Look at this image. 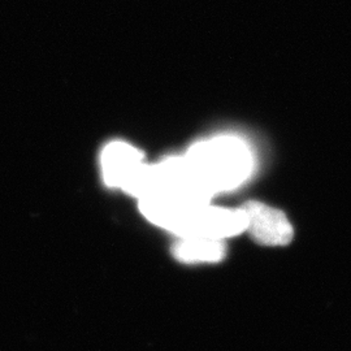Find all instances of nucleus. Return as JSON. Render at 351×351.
<instances>
[{"mask_svg":"<svg viewBox=\"0 0 351 351\" xmlns=\"http://www.w3.org/2000/svg\"><path fill=\"white\" fill-rule=\"evenodd\" d=\"M185 159L211 197L239 186L250 175L252 165L247 146L241 139L226 136L195 143Z\"/></svg>","mask_w":351,"mask_h":351,"instance_id":"1","label":"nucleus"},{"mask_svg":"<svg viewBox=\"0 0 351 351\" xmlns=\"http://www.w3.org/2000/svg\"><path fill=\"white\" fill-rule=\"evenodd\" d=\"M101 173L107 185L138 198L145 190L151 165L141 151L125 142H112L101 154Z\"/></svg>","mask_w":351,"mask_h":351,"instance_id":"2","label":"nucleus"},{"mask_svg":"<svg viewBox=\"0 0 351 351\" xmlns=\"http://www.w3.org/2000/svg\"><path fill=\"white\" fill-rule=\"evenodd\" d=\"M246 230V219L241 208L229 210L208 204L190 210L177 228L181 237L224 239Z\"/></svg>","mask_w":351,"mask_h":351,"instance_id":"3","label":"nucleus"},{"mask_svg":"<svg viewBox=\"0 0 351 351\" xmlns=\"http://www.w3.org/2000/svg\"><path fill=\"white\" fill-rule=\"evenodd\" d=\"M246 230L264 246H285L293 239V226L280 210L261 202H247L241 207Z\"/></svg>","mask_w":351,"mask_h":351,"instance_id":"4","label":"nucleus"},{"mask_svg":"<svg viewBox=\"0 0 351 351\" xmlns=\"http://www.w3.org/2000/svg\"><path fill=\"white\" fill-rule=\"evenodd\" d=\"M172 252L182 263H217L224 259L226 249L223 239L181 237L176 242Z\"/></svg>","mask_w":351,"mask_h":351,"instance_id":"5","label":"nucleus"}]
</instances>
